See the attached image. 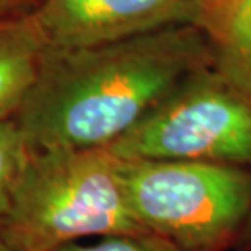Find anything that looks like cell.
<instances>
[{
    "label": "cell",
    "mask_w": 251,
    "mask_h": 251,
    "mask_svg": "<svg viewBox=\"0 0 251 251\" xmlns=\"http://www.w3.org/2000/svg\"><path fill=\"white\" fill-rule=\"evenodd\" d=\"M210 65L212 38L198 23L98 46H48L15 118L36 150L108 149Z\"/></svg>",
    "instance_id": "6da1fadb"
},
{
    "label": "cell",
    "mask_w": 251,
    "mask_h": 251,
    "mask_svg": "<svg viewBox=\"0 0 251 251\" xmlns=\"http://www.w3.org/2000/svg\"><path fill=\"white\" fill-rule=\"evenodd\" d=\"M132 233L147 232L130 212L119 160L108 149H34L0 228L18 251Z\"/></svg>",
    "instance_id": "7a4b0ae2"
},
{
    "label": "cell",
    "mask_w": 251,
    "mask_h": 251,
    "mask_svg": "<svg viewBox=\"0 0 251 251\" xmlns=\"http://www.w3.org/2000/svg\"><path fill=\"white\" fill-rule=\"evenodd\" d=\"M134 219L184 251H232L251 212V168L198 160L119 158Z\"/></svg>",
    "instance_id": "3957f363"
},
{
    "label": "cell",
    "mask_w": 251,
    "mask_h": 251,
    "mask_svg": "<svg viewBox=\"0 0 251 251\" xmlns=\"http://www.w3.org/2000/svg\"><path fill=\"white\" fill-rule=\"evenodd\" d=\"M108 150L119 158L198 160L251 168V95L210 65Z\"/></svg>",
    "instance_id": "277c9868"
},
{
    "label": "cell",
    "mask_w": 251,
    "mask_h": 251,
    "mask_svg": "<svg viewBox=\"0 0 251 251\" xmlns=\"http://www.w3.org/2000/svg\"><path fill=\"white\" fill-rule=\"evenodd\" d=\"M207 0H43L34 12L49 48L114 43L173 25L205 22Z\"/></svg>",
    "instance_id": "5b68a950"
},
{
    "label": "cell",
    "mask_w": 251,
    "mask_h": 251,
    "mask_svg": "<svg viewBox=\"0 0 251 251\" xmlns=\"http://www.w3.org/2000/svg\"><path fill=\"white\" fill-rule=\"evenodd\" d=\"M46 48L48 41L34 15L0 20V119L18 113Z\"/></svg>",
    "instance_id": "8992f818"
},
{
    "label": "cell",
    "mask_w": 251,
    "mask_h": 251,
    "mask_svg": "<svg viewBox=\"0 0 251 251\" xmlns=\"http://www.w3.org/2000/svg\"><path fill=\"white\" fill-rule=\"evenodd\" d=\"M204 26L214 43L215 67L251 95V0L207 10Z\"/></svg>",
    "instance_id": "52a82bcc"
},
{
    "label": "cell",
    "mask_w": 251,
    "mask_h": 251,
    "mask_svg": "<svg viewBox=\"0 0 251 251\" xmlns=\"http://www.w3.org/2000/svg\"><path fill=\"white\" fill-rule=\"evenodd\" d=\"M34 152L15 116L0 119V228L12 209L20 178Z\"/></svg>",
    "instance_id": "ba28073f"
},
{
    "label": "cell",
    "mask_w": 251,
    "mask_h": 251,
    "mask_svg": "<svg viewBox=\"0 0 251 251\" xmlns=\"http://www.w3.org/2000/svg\"><path fill=\"white\" fill-rule=\"evenodd\" d=\"M54 251H184L152 233L111 235L95 243H69Z\"/></svg>",
    "instance_id": "9c48e42d"
},
{
    "label": "cell",
    "mask_w": 251,
    "mask_h": 251,
    "mask_svg": "<svg viewBox=\"0 0 251 251\" xmlns=\"http://www.w3.org/2000/svg\"><path fill=\"white\" fill-rule=\"evenodd\" d=\"M43 0H0V20L34 15Z\"/></svg>",
    "instance_id": "30bf717a"
},
{
    "label": "cell",
    "mask_w": 251,
    "mask_h": 251,
    "mask_svg": "<svg viewBox=\"0 0 251 251\" xmlns=\"http://www.w3.org/2000/svg\"><path fill=\"white\" fill-rule=\"evenodd\" d=\"M232 251H251V212H250L247 224H245L243 232L238 237Z\"/></svg>",
    "instance_id": "8fae6325"
},
{
    "label": "cell",
    "mask_w": 251,
    "mask_h": 251,
    "mask_svg": "<svg viewBox=\"0 0 251 251\" xmlns=\"http://www.w3.org/2000/svg\"><path fill=\"white\" fill-rule=\"evenodd\" d=\"M228 2H232V0H207V10L220 7V5H225V3H228ZM205 13H207V12H205Z\"/></svg>",
    "instance_id": "7c38bea8"
},
{
    "label": "cell",
    "mask_w": 251,
    "mask_h": 251,
    "mask_svg": "<svg viewBox=\"0 0 251 251\" xmlns=\"http://www.w3.org/2000/svg\"><path fill=\"white\" fill-rule=\"evenodd\" d=\"M0 251H18V250H15L13 247H10V245L5 242V240L0 238Z\"/></svg>",
    "instance_id": "4fadbf2b"
}]
</instances>
